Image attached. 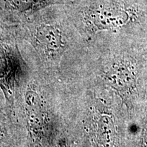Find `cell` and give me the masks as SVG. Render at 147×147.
Here are the masks:
<instances>
[{"instance_id":"cell-3","label":"cell","mask_w":147,"mask_h":147,"mask_svg":"<svg viewBox=\"0 0 147 147\" xmlns=\"http://www.w3.org/2000/svg\"><path fill=\"white\" fill-rule=\"evenodd\" d=\"M27 66L9 27L0 22V89L9 107L26 80Z\"/></svg>"},{"instance_id":"cell-2","label":"cell","mask_w":147,"mask_h":147,"mask_svg":"<svg viewBox=\"0 0 147 147\" xmlns=\"http://www.w3.org/2000/svg\"><path fill=\"white\" fill-rule=\"evenodd\" d=\"M71 10L89 38L102 32L134 38L147 27V5L142 0H86Z\"/></svg>"},{"instance_id":"cell-6","label":"cell","mask_w":147,"mask_h":147,"mask_svg":"<svg viewBox=\"0 0 147 147\" xmlns=\"http://www.w3.org/2000/svg\"><path fill=\"white\" fill-rule=\"evenodd\" d=\"M5 8L18 14H30L55 5L65 4V0H3Z\"/></svg>"},{"instance_id":"cell-9","label":"cell","mask_w":147,"mask_h":147,"mask_svg":"<svg viewBox=\"0 0 147 147\" xmlns=\"http://www.w3.org/2000/svg\"><path fill=\"white\" fill-rule=\"evenodd\" d=\"M7 134V130L6 127L4 123L1 121V118H0V140H1L3 138L5 137Z\"/></svg>"},{"instance_id":"cell-7","label":"cell","mask_w":147,"mask_h":147,"mask_svg":"<svg viewBox=\"0 0 147 147\" xmlns=\"http://www.w3.org/2000/svg\"><path fill=\"white\" fill-rule=\"evenodd\" d=\"M129 125L136 129L134 132H129V147H147V99L129 122Z\"/></svg>"},{"instance_id":"cell-1","label":"cell","mask_w":147,"mask_h":147,"mask_svg":"<svg viewBox=\"0 0 147 147\" xmlns=\"http://www.w3.org/2000/svg\"><path fill=\"white\" fill-rule=\"evenodd\" d=\"M99 82L115 92L131 121L147 99V55L131 36L119 34L97 65Z\"/></svg>"},{"instance_id":"cell-10","label":"cell","mask_w":147,"mask_h":147,"mask_svg":"<svg viewBox=\"0 0 147 147\" xmlns=\"http://www.w3.org/2000/svg\"><path fill=\"white\" fill-rule=\"evenodd\" d=\"M59 147H70V145H69V144L67 141L62 140L59 143Z\"/></svg>"},{"instance_id":"cell-5","label":"cell","mask_w":147,"mask_h":147,"mask_svg":"<svg viewBox=\"0 0 147 147\" xmlns=\"http://www.w3.org/2000/svg\"><path fill=\"white\" fill-rule=\"evenodd\" d=\"M25 104L27 127L31 139L36 143H42L47 140L52 127L41 98L34 89H27Z\"/></svg>"},{"instance_id":"cell-8","label":"cell","mask_w":147,"mask_h":147,"mask_svg":"<svg viewBox=\"0 0 147 147\" xmlns=\"http://www.w3.org/2000/svg\"><path fill=\"white\" fill-rule=\"evenodd\" d=\"M134 39L136 42L142 52L147 55V27H145L144 30L142 31L138 36L134 37Z\"/></svg>"},{"instance_id":"cell-4","label":"cell","mask_w":147,"mask_h":147,"mask_svg":"<svg viewBox=\"0 0 147 147\" xmlns=\"http://www.w3.org/2000/svg\"><path fill=\"white\" fill-rule=\"evenodd\" d=\"M28 28L32 45L46 59H59L68 49V39L59 24L43 22L29 24Z\"/></svg>"}]
</instances>
